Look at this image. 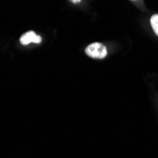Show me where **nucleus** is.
I'll list each match as a JSON object with an SVG mask.
<instances>
[{"label":"nucleus","instance_id":"4","mask_svg":"<svg viewBox=\"0 0 158 158\" xmlns=\"http://www.w3.org/2000/svg\"><path fill=\"white\" fill-rule=\"evenodd\" d=\"M71 2H72V3H79L80 1H71Z\"/></svg>","mask_w":158,"mask_h":158},{"label":"nucleus","instance_id":"1","mask_svg":"<svg viewBox=\"0 0 158 158\" xmlns=\"http://www.w3.org/2000/svg\"><path fill=\"white\" fill-rule=\"evenodd\" d=\"M85 53L95 59H103L107 55V49L100 43H93L86 48Z\"/></svg>","mask_w":158,"mask_h":158},{"label":"nucleus","instance_id":"3","mask_svg":"<svg viewBox=\"0 0 158 158\" xmlns=\"http://www.w3.org/2000/svg\"><path fill=\"white\" fill-rule=\"evenodd\" d=\"M151 25L153 28L155 34L158 36V14H153L151 18Z\"/></svg>","mask_w":158,"mask_h":158},{"label":"nucleus","instance_id":"2","mask_svg":"<svg viewBox=\"0 0 158 158\" xmlns=\"http://www.w3.org/2000/svg\"><path fill=\"white\" fill-rule=\"evenodd\" d=\"M42 39L39 35H37L34 31H28L25 33L20 38V42L22 45H28L30 43H35V44H39L41 43Z\"/></svg>","mask_w":158,"mask_h":158}]
</instances>
